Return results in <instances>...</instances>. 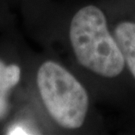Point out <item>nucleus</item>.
Wrapping results in <instances>:
<instances>
[{"mask_svg":"<svg viewBox=\"0 0 135 135\" xmlns=\"http://www.w3.org/2000/svg\"><path fill=\"white\" fill-rule=\"evenodd\" d=\"M69 37L82 66L108 78L122 72L125 60L108 30L105 15L96 6L88 5L77 11L70 23Z\"/></svg>","mask_w":135,"mask_h":135,"instance_id":"f257e3e1","label":"nucleus"},{"mask_svg":"<svg viewBox=\"0 0 135 135\" xmlns=\"http://www.w3.org/2000/svg\"><path fill=\"white\" fill-rule=\"evenodd\" d=\"M37 86L53 120L63 128L78 129L86 118L89 98L82 84L64 67L44 62L37 72Z\"/></svg>","mask_w":135,"mask_h":135,"instance_id":"f03ea898","label":"nucleus"},{"mask_svg":"<svg viewBox=\"0 0 135 135\" xmlns=\"http://www.w3.org/2000/svg\"><path fill=\"white\" fill-rule=\"evenodd\" d=\"M114 38L121 50L125 64L135 78V23L124 21L116 26Z\"/></svg>","mask_w":135,"mask_h":135,"instance_id":"7ed1b4c3","label":"nucleus"},{"mask_svg":"<svg viewBox=\"0 0 135 135\" xmlns=\"http://www.w3.org/2000/svg\"><path fill=\"white\" fill-rule=\"evenodd\" d=\"M21 70L18 65H6L0 60V120L8 113V94L20 80Z\"/></svg>","mask_w":135,"mask_h":135,"instance_id":"20e7f679","label":"nucleus"}]
</instances>
